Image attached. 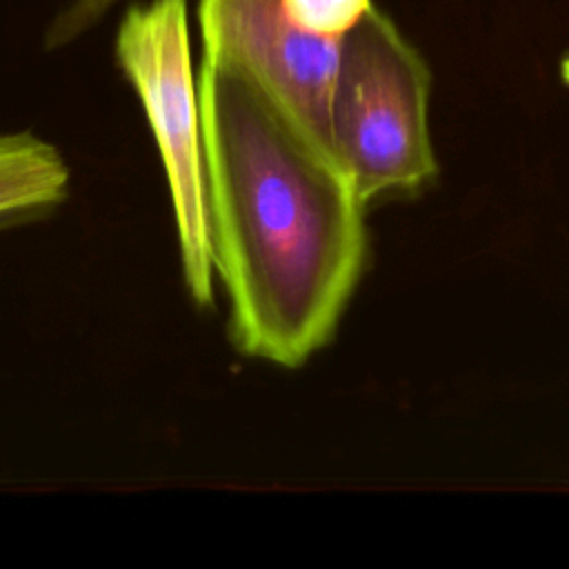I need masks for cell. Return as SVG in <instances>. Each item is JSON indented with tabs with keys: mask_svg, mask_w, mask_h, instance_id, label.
<instances>
[{
	"mask_svg": "<svg viewBox=\"0 0 569 569\" xmlns=\"http://www.w3.org/2000/svg\"><path fill=\"white\" fill-rule=\"evenodd\" d=\"M113 51L122 76L142 104L160 151L187 291L196 305L209 307L213 302V262L187 0L131 4L118 24Z\"/></svg>",
	"mask_w": 569,
	"mask_h": 569,
	"instance_id": "3",
	"label": "cell"
},
{
	"mask_svg": "<svg viewBox=\"0 0 569 569\" xmlns=\"http://www.w3.org/2000/svg\"><path fill=\"white\" fill-rule=\"evenodd\" d=\"M198 27L204 60L244 78L298 131L336 156L331 100L345 38L300 27L282 0H198Z\"/></svg>",
	"mask_w": 569,
	"mask_h": 569,
	"instance_id": "4",
	"label": "cell"
},
{
	"mask_svg": "<svg viewBox=\"0 0 569 569\" xmlns=\"http://www.w3.org/2000/svg\"><path fill=\"white\" fill-rule=\"evenodd\" d=\"M71 184L62 153L31 131L0 133V222L58 207Z\"/></svg>",
	"mask_w": 569,
	"mask_h": 569,
	"instance_id": "5",
	"label": "cell"
},
{
	"mask_svg": "<svg viewBox=\"0 0 569 569\" xmlns=\"http://www.w3.org/2000/svg\"><path fill=\"white\" fill-rule=\"evenodd\" d=\"M122 0H64L44 29L47 51L62 49L96 27Z\"/></svg>",
	"mask_w": 569,
	"mask_h": 569,
	"instance_id": "7",
	"label": "cell"
},
{
	"mask_svg": "<svg viewBox=\"0 0 569 569\" xmlns=\"http://www.w3.org/2000/svg\"><path fill=\"white\" fill-rule=\"evenodd\" d=\"M293 20L320 36L342 40L373 7L371 0H282Z\"/></svg>",
	"mask_w": 569,
	"mask_h": 569,
	"instance_id": "6",
	"label": "cell"
},
{
	"mask_svg": "<svg viewBox=\"0 0 569 569\" xmlns=\"http://www.w3.org/2000/svg\"><path fill=\"white\" fill-rule=\"evenodd\" d=\"M429 91L420 51L371 7L342 40L331 100L333 149L365 204L436 178Z\"/></svg>",
	"mask_w": 569,
	"mask_h": 569,
	"instance_id": "2",
	"label": "cell"
},
{
	"mask_svg": "<svg viewBox=\"0 0 569 569\" xmlns=\"http://www.w3.org/2000/svg\"><path fill=\"white\" fill-rule=\"evenodd\" d=\"M211 262L236 349L284 369L331 342L367 260L365 202L336 156L256 87L198 71Z\"/></svg>",
	"mask_w": 569,
	"mask_h": 569,
	"instance_id": "1",
	"label": "cell"
},
{
	"mask_svg": "<svg viewBox=\"0 0 569 569\" xmlns=\"http://www.w3.org/2000/svg\"><path fill=\"white\" fill-rule=\"evenodd\" d=\"M560 80L569 87V53H565L560 60Z\"/></svg>",
	"mask_w": 569,
	"mask_h": 569,
	"instance_id": "8",
	"label": "cell"
}]
</instances>
